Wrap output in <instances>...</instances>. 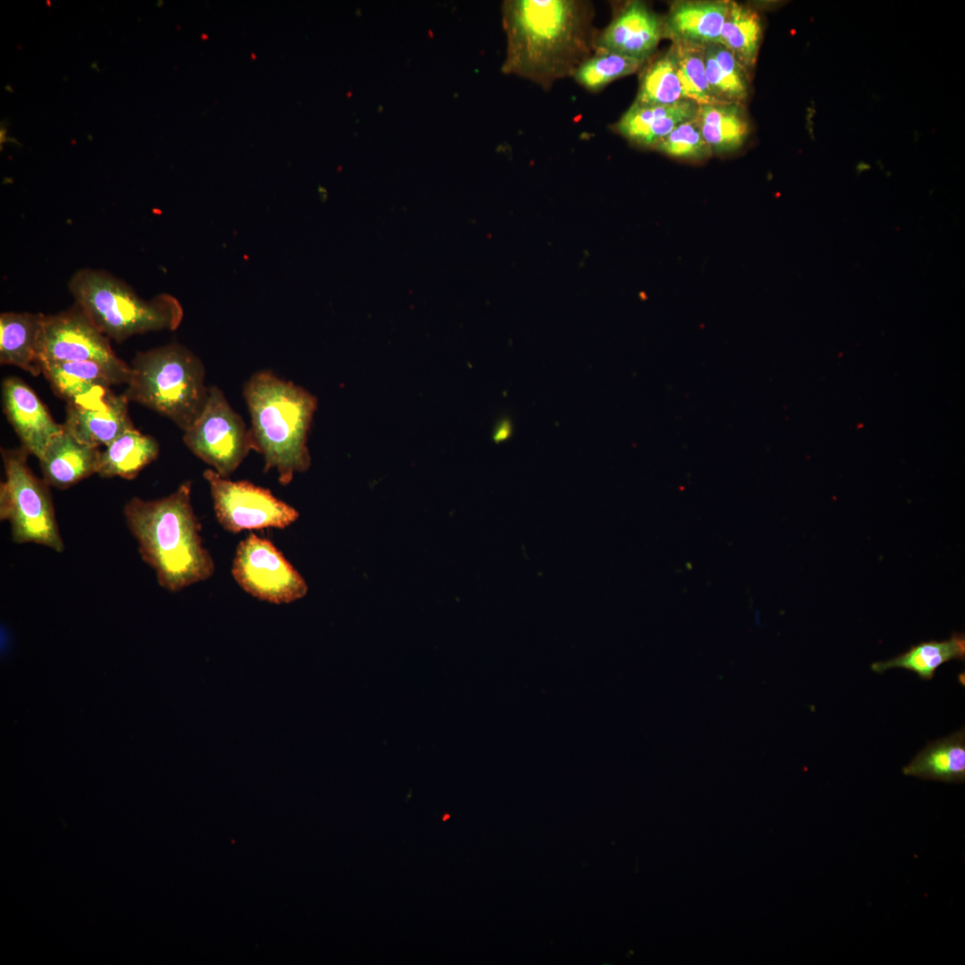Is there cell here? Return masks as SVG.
Wrapping results in <instances>:
<instances>
[{
	"mask_svg": "<svg viewBox=\"0 0 965 965\" xmlns=\"http://www.w3.org/2000/svg\"><path fill=\"white\" fill-rule=\"evenodd\" d=\"M705 74L714 96L721 104L741 105L748 96V71L720 44L703 46Z\"/></svg>",
	"mask_w": 965,
	"mask_h": 965,
	"instance_id": "23",
	"label": "cell"
},
{
	"mask_svg": "<svg viewBox=\"0 0 965 965\" xmlns=\"http://www.w3.org/2000/svg\"><path fill=\"white\" fill-rule=\"evenodd\" d=\"M122 393L172 421L183 432L200 415L208 396L202 361L179 343L138 352Z\"/></svg>",
	"mask_w": 965,
	"mask_h": 965,
	"instance_id": "4",
	"label": "cell"
},
{
	"mask_svg": "<svg viewBox=\"0 0 965 965\" xmlns=\"http://www.w3.org/2000/svg\"><path fill=\"white\" fill-rule=\"evenodd\" d=\"M100 455L98 447L82 442L63 424L38 459L43 480L49 486L67 489L97 474Z\"/></svg>",
	"mask_w": 965,
	"mask_h": 965,
	"instance_id": "15",
	"label": "cell"
},
{
	"mask_svg": "<svg viewBox=\"0 0 965 965\" xmlns=\"http://www.w3.org/2000/svg\"><path fill=\"white\" fill-rule=\"evenodd\" d=\"M183 441L222 477L234 473L254 449L250 429L216 386L209 387L206 404L192 425L184 431Z\"/></svg>",
	"mask_w": 965,
	"mask_h": 965,
	"instance_id": "7",
	"label": "cell"
},
{
	"mask_svg": "<svg viewBox=\"0 0 965 965\" xmlns=\"http://www.w3.org/2000/svg\"><path fill=\"white\" fill-rule=\"evenodd\" d=\"M644 63L614 53L595 52L577 67L573 76L584 88L597 91L617 79L635 72Z\"/></svg>",
	"mask_w": 965,
	"mask_h": 965,
	"instance_id": "27",
	"label": "cell"
},
{
	"mask_svg": "<svg viewBox=\"0 0 965 965\" xmlns=\"http://www.w3.org/2000/svg\"><path fill=\"white\" fill-rule=\"evenodd\" d=\"M511 432H512L511 424H509L508 421H506L501 425V429H499V432L496 433V436L498 437L499 440H504V439H507V438H508L510 436Z\"/></svg>",
	"mask_w": 965,
	"mask_h": 965,
	"instance_id": "29",
	"label": "cell"
},
{
	"mask_svg": "<svg viewBox=\"0 0 965 965\" xmlns=\"http://www.w3.org/2000/svg\"><path fill=\"white\" fill-rule=\"evenodd\" d=\"M41 373L67 403H88L104 397L110 387L127 384L130 374L94 361H40Z\"/></svg>",
	"mask_w": 965,
	"mask_h": 965,
	"instance_id": "13",
	"label": "cell"
},
{
	"mask_svg": "<svg viewBox=\"0 0 965 965\" xmlns=\"http://www.w3.org/2000/svg\"><path fill=\"white\" fill-rule=\"evenodd\" d=\"M4 412L29 455L40 458L51 441L63 428L23 381L7 377L2 384Z\"/></svg>",
	"mask_w": 965,
	"mask_h": 965,
	"instance_id": "12",
	"label": "cell"
},
{
	"mask_svg": "<svg viewBox=\"0 0 965 965\" xmlns=\"http://www.w3.org/2000/svg\"><path fill=\"white\" fill-rule=\"evenodd\" d=\"M40 361H94L130 374V367L113 352L109 339L76 304L45 315L39 343Z\"/></svg>",
	"mask_w": 965,
	"mask_h": 965,
	"instance_id": "10",
	"label": "cell"
},
{
	"mask_svg": "<svg viewBox=\"0 0 965 965\" xmlns=\"http://www.w3.org/2000/svg\"><path fill=\"white\" fill-rule=\"evenodd\" d=\"M686 100L678 78L672 46L643 70L634 104L672 105Z\"/></svg>",
	"mask_w": 965,
	"mask_h": 965,
	"instance_id": "25",
	"label": "cell"
},
{
	"mask_svg": "<svg viewBox=\"0 0 965 965\" xmlns=\"http://www.w3.org/2000/svg\"><path fill=\"white\" fill-rule=\"evenodd\" d=\"M695 120L711 152L739 148L749 134V123L741 105H699Z\"/></svg>",
	"mask_w": 965,
	"mask_h": 965,
	"instance_id": "22",
	"label": "cell"
},
{
	"mask_svg": "<svg viewBox=\"0 0 965 965\" xmlns=\"http://www.w3.org/2000/svg\"><path fill=\"white\" fill-rule=\"evenodd\" d=\"M158 454L157 441L132 427L101 451L97 474L103 478L118 476L132 480L155 460Z\"/></svg>",
	"mask_w": 965,
	"mask_h": 965,
	"instance_id": "20",
	"label": "cell"
},
{
	"mask_svg": "<svg viewBox=\"0 0 965 965\" xmlns=\"http://www.w3.org/2000/svg\"><path fill=\"white\" fill-rule=\"evenodd\" d=\"M592 10L575 0H511L503 5L508 38L503 70L549 88L574 74L594 49Z\"/></svg>",
	"mask_w": 965,
	"mask_h": 965,
	"instance_id": "1",
	"label": "cell"
},
{
	"mask_svg": "<svg viewBox=\"0 0 965 965\" xmlns=\"http://www.w3.org/2000/svg\"><path fill=\"white\" fill-rule=\"evenodd\" d=\"M5 479L0 483V519L8 521L15 543H36L57 552L64 545L48 484L28 466L22 447L1 449Z\"/></svg>",
	"mask_w": 965,
	"mask_h": 965,
	"instance_id": "6",
	"label": "cell"
},
{
	"mask_svg": "<svg viewBox=\"0 0 965 965\" xmlns=\"http://www.w3.org/2000/svg\"><path fill=\"white\" fill-rule=\"evenodd\" d=\"M68 289L97 329L117 342L149 331H174L183 318L182 306L173 296L162 293L145 299L106 271L80 269Z\"/></svg>",
	"mask_w": 965,
	"mask_h": 965,
	"instance_id": "5",
	"label": "cell"
},
{
	"mask_svg": "<svg viewBox=\"0 0 965 965\" xmlns=\"http://www.w3.org/2000/svg\"><path fill=\"white\" fill-rule=\"evenodd\" d=\"M905 776L944 783L965 782V731L930 742L902 768Z\"/></svg>",
	"mask_w": 965,
	"mask_h": 965,
	"instance_id": "19",
	"label": "cell"
},
{
	"mask_svg": "<svg viewBox=\"0 0 965 965\" xmlns=\"http://www.w3.org/2000/svg\"><path fill=\"white\" fill-rule=\"evenodd\" d=\"M191 488L187 481L166 497H134L123 508L141 558L155 571L159 585L172 592L206 581L214 572L191 505Z\"/></svg>",
	"mask_w": 965,
	"mask_h": 965,
	"instance_id": "2",
	"label": "cell"
},
{
	"mask_svg": "<svg viewBox=\"0 0 965 965\" xmlns=\"http://www.w3.org/2000/svg\"><path fill=\"white\" fill-rule=\"evenodd\" d=\"M251 419L254 450L263 455L264 471L275 469L281 485L311 464L306 445L317 406L314 395L271 370L253 373L243 387Z\"/></svg>",
	"mask_w": 965,
	"mask_h": 965,
	"instance_id": "3",
	"label": "cell"
},
{
	"mask_svg": "<svg viewBox=\"0 0 965 965\" xmlns=\"http://www.w3.org/2000/svg\"><path fill=\"white\" fill-rule=\"evenodd\" d=\"M965 659V635L953 632L944 641L922 642L887 660L874 662L871 669L883 674L891 668H904L914 672L922 680H931L936 670L944 663Z\"/></svg>",
	"mask_w": 965,
	"mask_h": 965,
	"instance_id": "21",
	"label": "cell"
},
{
	"mask_svg": "<svg viewBox=\"0 0 965 965\" xmlns=\"http://www.w3.org/2000/svg\"><path fill=\"white\" fill-rule=\"evenodd\" d=\"M653 148L669 156L686 160H701L712 153L695 117L678 125L657 142Z\"/></svg>",
	"mask_w": 965,
	"mask_h": 965,
	"instance_id": "28",
	"label": "cell"
},
{
	"mask_svg": "<svg viewBox=\"0 0 965 965\" xmlns=\"http://www.w3.org/2000/svg\"><path fill=\"white\" fill-rule=\"evenodd\" d=\"M129 400L112 390L88 403H67L63 424L80 441L92 446H107L133 426Z\"/></svg>",
	"mask_w": 965,
	"mask_h": 965,
	"instance_id": "14",
	"label": "cell"
},
{
	"mask_svg": "<svg viewBox=\"0 0 965 965\" xmlns=\"http://www.w3.org/2000/svg\"><path fill=\"white\" fill-rule=\"evenodd\" d=\"M203 476L207 482L218 523L231 533L264 528L284 529L299 516L292 506L270 490L248 481H231L212 468Z\"/></svg>",
	"mask_w": 965,
	"mask_h": 965,
	"instance_id": "8",
	"label": "cell"
},
{
	"mask_svg": "<svg viewBox=\"0 0 965 965\" xmlns=\"http://www.w3.org/2000/svg\"><path fill=\"white\" fill-rule=\"evenodd\" d=\"M762 37L759 15L751 8L729 1L719 43L747 70L753 68Z\"/></svg>",
	"mask_w": 965,
	"mask_h": 965,
	"instance_id": "24",
	"label": "cell"
},
{
	"mask_svg": "<svg viewBox=\"0 0 965 965\" xmlns=\"http://www.w3.org/2000/svg\"><path fill=\"white\" fill-rule=\"evenodd\" d=\"M672 47L684 98L698 105L721 104L706 79L703 46L673 43Z\"/></svg>",
	"mask_w": 965,
	"mask_h": 965,
	"instance_id": "26",
	"label": "cell"
},
{
	"mask_svg": "<svg viewBox=\"0 0 965 965\" xmlns=\"http://www.w3.org/2000/svg\"><path fill=\"white\" fill-rule=\"evenodd\" d=\"M729 1L675 3L665 20L664 38L699 46L719 43Z\"/></svg>",
	"mask_w": 965,
	"mask_h": 965,
	"instance_id": "16",
	"label": "cell"
},
{
	"mask_svg": "<svg viewBox=\"0 0 965 965\" xmlns=\"http://www.w3.org/2000/svg\"><path fill=\"white\" fill-rule=\"evenodd\" d=\"M231 574L246 592L273 604L298 600L308 590L303 576L273 543L255 533L239 543Z\"/></svg>",
	"mask_w": 965,
	"mask_h": 965,
	"instance_id": "9",
	"label": "cell"
},
{
	"mask_svg": "<svg viewBox=\"0 0 965 965\" xmlns=\"http://www.w3.org/2000/svg\"><path fill=\"white\" fill-rule=\"evenodd\" d=\"M42 313L4 312L0 315V363L19 367L32 375L41 373L39 343Z\"/></svg>",
	"mask_w": 965,
	"mask_h": 965,
	"instance_id": "18",
	"label": "cell"
},
{
	"mask_svg": "<svg viewBox=\"0 0 965 965\" xmlns=\"http://www.w3.org/2000/svg\"><path fill=\"white\" fill-rule=\"evenodd\" d=\"M663 38V20L644 3L632 1L595 37L594 50L646 62Z\"/></svg>",
	"mask_w": 965,
	"mask_h": 965,
	"instance_id": "11",
	"label": "cell"
},
{
	"mask_svg": "<svg viewBox=\"0 0 965 965\" xmlns=\"http://www.w3.org/2000/svg\"><path fill=\"white\" fill-rule=\"evenodd\" d=\"M698 105L684 100L672 105H642L633 103L616 123V130L628 140L652 147L681 123L695 117Z\"/></svg>",
	"mask_w": 965,
	"mask_h": 965,
	"instance_id": "17",
	"label": "cell"
}]
</instances>
